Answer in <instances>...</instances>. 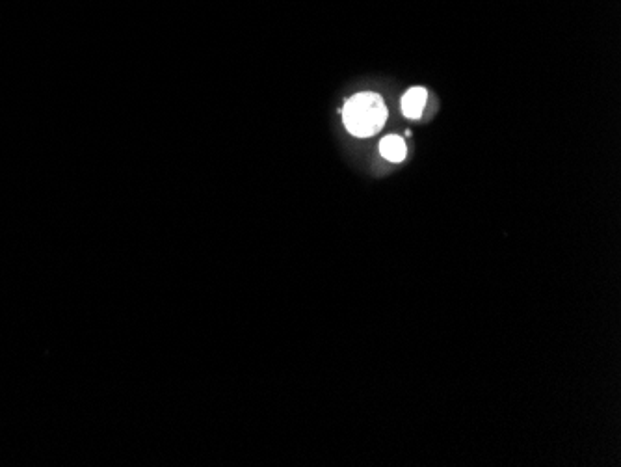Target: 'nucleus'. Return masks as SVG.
I'll use <instances>...</instances> for the list:
<instances>
[{
	"label": "nucleus",
	"mask_w": 621,
	"mask_h": 467,
	"mask_svg": "<svg viewBox=\"0 0 621 467\" xmlns=\"http://www.w3.org/2000/svg\"><path fill=\"white\" fill-rule=\"evenodd\" d=\"M344 127L348 133L357 138H369L372 134L380 133L387 121V107L384 99L372 92L354 95L344 103Z\"/></svg>",
	"instance_id": "1"
},
{
	"label": "nucleus",
	"mask_w": 621,
	"mask_h": 467,
	"mask_svg": "<svg viewBox=\"0 0 621 467\" xmlns=\"http://www.w3.org/2000/svg\"><path fill=\"white\" fill-rule=\"evenodd\" d=\"M426 90L424 88H411L406 92L400 101L402 114L410 120H419L423 116L424 105H426Z\"/></svg>",
	"instance_id": "2"
},
{
	"label": "nucleus",
	"mask_w": 621,
	"mask_h": 467,
	"mask_svg": "<svg viewBox=\"0 0 621 467\" xmlns=\"http://www.w3.org/2000/svg\"><path fill=\"white\" fill-rule=\"evenodd\" d=\"M380 153L382 157L391 162H402L406 159V153H408V147L402 136L398 134H389L385 136L384 140L380 142Z\"/></svg>",
	"instance_id": "3"
}]
</instances>
